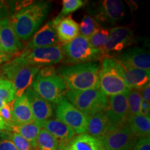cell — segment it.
I'll return each instance as SVG.
<instances>
[{
	"label": "cell",
	"instance_id": "obj_1",
	"mask_svg": "<svg viewBox=\"0 0 150 150\" xmlns=\"http://www.w3.org/2000/svg\"><path fill=\"white\" fill-rule=\"evenodd\" d=\"M51 8L50 1H33L13 14L10 22L18 38L26 41L32 37L47 17Z\"/></svg>",
	"mask_w": 150,
	"mask_h": 150
},
{
	"label": "cell",
	"instance_id": "obj_2",
	"mask_svg": "<svg viewBox=\"0 0 150 150\" xmlns=\"http://www.w3.org/2000/svg\"><path fill=\"white\" fill-rule=\"evenodd\" d=\"M100 64L97 62L78 63L59 68L58 73L69 91L99 88Z\"/></svg>",
	"mask_w": 150,
	"mask_h": 150
},
{
	"label": "cell",
	"instance_id": "obj_3",
	"mask_svg": "<svg viewBox=\"0 0 150 150\" xmlns=\"http://www.w3.org/2000/svg\"><path fill=\"white\" fill-rule=\"evenodd\" d=\"M123 67L114 58H104L99 73V90L106 96H113L127 93L124 81Z\"/></svg>",
	"mask_w": 150,
	"mask_h": 150
},
{
	"label": "cell",
	"instance_id": "obj_4",
	"mask_svg": "<svg viewBox=\"0 0 150 150\" xmlns=\"http://www.w3.org/2000/svg\"><path fill=\"white\" fill-rule=\"evenodd\" d=\"M40 68L38 66L24 64L14 56L1 67V70L4 78L12 82L17 98L22 96L31 86Z\"/></svg>",
	"mask_w": 150,
	"mask_h": 150
},
{
	"label": "cell",
	"instance_id": "obj_5",
	"mask_svg": "<svg viewBox=\"0 0 150 150\" xmlns=\"http://www.w3.org/2000/svg\"><path fill=\"white\" fill-rule=\"evenodd\" d=\"M61 46L64 55L63 61L67 64L95 62L104 57L103 51L94 48L89 38L81 35Z\"/></svg>",
	"mask_w": 150,
	"mask_h": 150
},
{
	"label": "cell",
	"instance_id": "obj_6",
	"mask_svg": "<svg viewBox=\"0 0 150 150\" xmlns=\"http://www.w3.org/2000/svg\"><path fill=\"white\" fill-rule=\"evenodd\" d=\"M68 102L75 108L88 116L106 109L108 98L99 89H90L82 91H68L65 93Z\"/></svg>",
	"mask_w": 150,
	"mask_h": 150
},
{
	"label": "cell",
	"instance_id": "obj_7",
	"mask_svg": "<svg viewBox=\"0 0 150 150\" xmlns=\"http://www.w3.org/2000/svg\"><path fill=\"white\" fill-rule=\"evenodd\" d=\"M16 57L24 64L42 67L60 63L64 55L62 46L57 44L47 47L24 50Z\"/></svg>",
	"mask_w": 150,
	"mask_h": 150
},
{
	"label": "cell",
	"instance_id": "obj_8",
	"mask_svg": "<svg viewBox=\"0 0 150 150\" xmlns=\"http://www.w3.org/2000/svg\"><path fill=\"white\" fill-rule=\"evenodd\" d=\"M31 88L42 98L56 105L64 97L67 92L66 86L59 75L46 78L35 76Z\"/></svg>",
	"mask_w": 150,
	"mask_h": 150
},
{
	"label": "cell",
	"instance_id": "obj_9",
	"mask_svg": "<svg viewBox=\"0 0 150 150\" xmlns=\"http://www.w3.org/2000/svg\"><path fill=\"white\" fill-rule=\"evenodd\" d=\"M56 115L57 119L72 128L76 134L86 132L88 116L75 108L65 97L56 105Z\"/></svg>",
	"mask_w": 150,
	"mask_h": 150
},
{
	"label": "cell",
	"instance_id": "obj_10",
	"mask_svg": "<svg viewBox=\"0 0 150 150\" xmlns=\"http://www.w3.org/2000/svg\"><path fill=\"white\" fill-rule=\"evenodd\" d=\"M90 16L100 24L113 25L125 16L122 1L118 0H104L97 2L89 8Z\"/></svg>",
	"mask_w": 150,
	"mask_h": 150
},
{
	"label": "cell",
	"instance_id": "obj_11",
	"mask_svg": "<svg viewBox=\"0 0 150 150\" xmlns=\"http://www.w3.org/2000/svg\"><path fill=\"white\" fill-rule=\"evenodd\" d=\"M138 140L126 125L112 128L101 141L106 150H130Z\"/></svg>",
	"mask_w": 150,
	"mask_h": 150
},
{
	"label": "cell",
	"instance_id": "obj_12",
	"mask_svg": "<svg viewBox=\"0 0 150 150\" xmlns=\"http://www.w3.org/2000/svg\"><path fill=\"white\" fill-rule=\"evenodd\" d=\"M134 40V33L127 27H117L109 30V35L103 52L104 58H113Z\"/></svg>",
	"mask_w": 150,
	"mask_h": 150
},
{
	"label": "cell",
	"instance_id": "obj_13",
	"mask_svg": "<svg viewBox=\"0 0 150 150\" xmlns=\"http://www.w3.org/2000/svg\"><path fill=\"white\" fill-rule=\"evenodd\" d=\"M127 93L109 97L104 113L109 120L112 128L125 126L129 117Z\"/></svg>",
	"mask_w": 150,
	"mask_h": 150
},
{
	"label": "cell",
	"instance_id": "obj_14",
	"mask_svg": "<svg viewBox=\"0 0 150 150\" xmlns=\"http://www.w3.org/2000/svg\"><path fill=\"white\" fill-rule=\"evenodd\" d=\"M125 68L149 70L150 54L141 47L129 49L117 56L115 59Z\"/></svg>",
	"mask_w": 150,
	"mask_h": 150
},
{
	"label": "cell",
	"instance_id": "obj_15",
	"mask_svg": "<svg viewBox=\"0 0 150 150\" xmlns=\"http://www.w3.org/2000/svg\"><path fill=\"white\" fill-rule=\"evenodd\" d=\"M32 111L34 122L38 125L50 119L54 115V106L45 99L42 98L31 87L26 90L25 93Z\"/></svg>",
	"mask_w": 150,
	"mask_h": 150
},
{
	"label": "cell",
	"instance_id": "obj_16",
	"mask_svg": "<svg viewBox=\"0 0 150 150\" xmlns=\"http://www.w3.org/2000/svg\"><path fill=\"white\" fill-rule=\"evenodd\" d=\"M53 136L59 145V150H61L75 136L74 131L59 120V119H49L39 125Z\"/></svg>",
	"mask_w": 150,
	"mask_h": 150
},
{
	"label": "cell",
	"instance_id": "obj_17",
	"mask_svg": "<svg viewBox=\"0 0 150 150\" xmlns=\"http://www.w3.org/2000/svg\"><path fill=\"white\" fill-rule=\"evenodd\" d=\"M52 22L58 39L63 44L70 42L79 35V24L73 20L71 16L62 17L59 15Z\"/></svg>",
	"mask_w": 150,
	"mask_h": 150
},
{
	"label": "cell",
	"instance_id": "obj_18",
	"mask_svg": "<svg viewBox=\"0 0 150 150\" xmlns=\"http://www.w3.org/2000/svg\"><path fill=\"white\" fill-rule=\"evenodd\" d=\"M59 39L52 21L48 22L35 33L25 50L52 47L58 44Z\"/></svg>",
	"mask_w": 150,
	"mask_h": 150
},
{
	"label": "cell",
	"instance_id": "obj_19",
	"mask_svg": "<svg viewBox=\"0 0 150 150\" xmlns=\"http://www.w3.org/2000/svg\"><path fill=\"white\" fill-rule=\"evenodd\" d=\"M0 42L3 52L6 54H18L23 45L15 33L11 22L0 25Z\"/></svg>",
	"mask_w": 150,
	"mask_h": 150
},
{
	"label": "cell",
	"instance_id": "obj_20",
	"mask_svg": "<svg viewBox=\"0 0 150 150\" xmlns=\"http://www.w3.org/2000/svg\"><path fill=\"white\" fill-rule=\"evenodd\" d=\"M122 67L123 79L129 90L141 91L149 83V70Z\"/></svg>",
	"mask_w": 150,
	"mask_h": 150
},
{
	"label": "cell",
	"instance_id": "obj_21",
	"mask_svg": "<svg viewBox=\"0 0 150 150\" xmlns=\"http://www.w3.org/2000/svg\"><path fill=\"white\" fill-rule=\"evenodd\" d=\"M112 128L109 120L104 112H97L93 115L88 116V122L86 129L88 134L101 140Z\"/></svg>",
	"mask_w": 150,
	"mask_h": 150
},
{
	"label": "cell",
	"instance_id": "obj_22",
	"mask_svg": "<svg viewBox=\"0 0 150 150\" xmlns=\"http://www.w3.org/2000/svg\"><path fill=\"white\" fill-rule=\"evenodd\" d=\"M61 150H106L102 142L88 134L74 136Z\"/></svg>",
	"mask_w": 150,
	"mask_h": 150
},
{
	"label": "cell",
	"instance_id": "obj_23",
	"mask_svg": "<svg viewBox=\"0 0 150 150\" xmlns=\"http://www.w3.org/2000/svg\"><path fill=\"white\" fill-rule=\"evenodd\" d=\"M13 114L16 125L34 122L31 106L25 94L17 97L13 104Z\"/></svg>",
	"mask_w": 150,
	"mask_h": 150
},
{
	"label": "cell",
	"instance_id": "obj_24",
	"mask_svg": "<svg viewBox=\"0 0 150 150\" xmlns=\"http://www.w3.org/2000/svg\"><path fill=\"white\" fill-rule=\"evenodd\" d=\"M127 125L138 139L149 137L150 118L142 115H129Z\"/></svg>",
	"mask_w": 150,
	"mask_h": 150
},
{
	"label": "cell",
	"instance_id": "obj_25",
	"mask_svg": "<svg viewBox=\"0 0 150 150\" xmlns=\"http://www.w3.org/2000/svg\"><path fill=\"white\" fill-rule=\"evenodd\" d=\"M10 129L11 131L20 134L36 148V140L41 128L35 122L13 125Z\"/></svg>",
	"mask_w": 150,
	"mask_h": 150
},
{
	"label": "cell",
	"instance_id": "obj_26",
	"mask_svg": "<svg viewBox=\"0 0 150 150\" xmlns=\"http://www.w3.org/2000/svg\"><path fill=\"white\" fill-rule=\"evenodd\" d=\"M37 150H59V145L52 135L45 129H41L36 140Z\"/></svg>",
	"mask_w": 150,
	"mask_h": 150
},
{
	"label": "cell",
	"instance_id": "obj_27",
	"mask_svg": "<svg viewBox=\"0 0 150 150\" xmlns=\"http://www.w3.org/2000/svg\"><path fill=\"white\" fill-rule=\"evenodd\" d=\"M16 98L13 85L11 81L1 76L0 79V110L6 103H11Z\"/></svg>",
	"mask_w": 150,
	"mask_h": 150
},
{
	"label": "cell",
	"instance_id": "obj_28",
	"mask_svg": "<svg viewBox=\"0 0 150 150\" xmlns=\"http://www.w3.org/2000/svg\"><path fill=\"white\" fill-rule=\"evenodd\" d=\"M79 27V33L82 36L89 38L100 28L99 24L93 16L90 15H86L82 19Z\"/></svg>",
	"mask_w": 150,
	"mask_h": 150
},
{
	"label": "cell",
	"instance_id": "obj_29",
	"mask_svg": "<svg viewBox=\"0 0 150 150\" xmlns=\"http://www.w3.org/2000/svg\"><path fill=\"white\" fill-rule=\"evenodd\" d=\"M127 99L129 115H140V106L142 101L141 93L137 90H129L127 92Z\"/></svg>",
	"mask_w": 150,
	"mask_h": 150
},
{
	"label": "cell",
	"instance_id": "obj_30",
	"mask_svg": "<svg viewBox=\"0 0 150 150\" xmlns=\"http://www.w3.org/2000/svg\"><path fill=\"white\" fill-rule=\"evenodd\" d=\"M108 35L109 30L100 27L96 32L89 38L90 43L95 49L103 51L105 45L108 40Z\"/></svg>",
	"mask_w": 150,
	"mask_h": 150
},
{
	"label": "cell",
	"instance_id": "obj_31",
	"mask_svg": "<svg viewBox=\"0 0 150 150\" xmlns=\"http://www.w3.org/2000/svg\"><path fill=\"white\" fill-rule=\"evenodd\" d=\"M6 139L10 140L18 150H37L28 140L16 132L8 131Z\"/></svg>",
	"mask_w": 150,
	"mask_h": 150
},
{
	"label": "cell",
	"instance_id": "obj_32",
	"mask_svg": "<svg viewBox=\"0 0 150 150\" xmlns=\"http://www.w3.org/2000/svg\"><path fill=\"white\" fill-rule=\"evenodd\" d=\"M86 1L83 0H63L60 16L65 17L83 6Z\"/></svg>",
	"mask_w": 150,
	"mask_h": 150
},
{
	"label": "cell",
	"instance_id": "obj_33",
	"mask_svg": "<svg viewBox=\"0 0 150 150\" xmlns=\"http://www.w3.org/2000/svg\"><path fill=\"white\" fill-rule=\"evenodd\" d=\"M0 117L9 127L16 125V122L13 114L12 103H6L4 104V106L0 110Z\"/></svg>",
	"mask_w": 150,
	"mask_h": 150
},
{
	"label": "cell",
	"instance_id": "obj_34",
	"mask_svg": "<svg viewBox=\"0 0 150 150\" xmlns=\"http://www.w3.org/2000/svg\"><path fill=\"white\" fill-rule=\"evenodd\" d=\"M11 17L8 2L0 0V25L10 21Z\"/></svg>",
	"mask_w": 150,
	"mask_h": 150
},
{
	"label": "cell",
	"instance_id": "obj_35",
	"mask_svg": "<svg viewBox=\"0 0 150 150\" xmlns=\"http://www.w3.org/2000/svg\"><path fill=\"white\" fill-rule=\"evenodd\" d=\"M55 75H57L55 67H53V65H48V66L41 67L35 76L40 78H46L55 76Z\"/></svg>",
	"mask_w": 150,
	"mask_h": 150
},
{
	"label": "cell",
	"instance_id": "obj_36",
	"mask_svg": "<svg viewBox=\"0 0 150 150\" xmlns=\"http://www.w3.org/2000/svg\"><path fill=\"white\" fill-rule=\"evenodd\" d=\"M130 150H150V138L147 137L138 140Z\"/></svg>",
	"mask_w": 150,
	"mask_h": 150
},
{
	"label": "cell",
	"instance_id": "obj_37",
	"mask_svg": "<svg viewBox=\"0 0 150 150\" xmlns=\"http://www.w3.org/2000/svg\"><path fill=\"white\" fill-rule=\"evenodd\" d=\"M0 150H18V149L10 140L4 138L0 140Z\"/></svg>",
	"mask_w": 150,
	"mask_h": 150
},
{
	"label": "cell",
	"instance_id": "obj_38",
	"mask_svg": "<svg viewBox=\"0 0 150 150\" xmlns=\"http://www.w3.org/2000/svg\"><path fill=\"white\" fill-rule=\"evenodd\" d=\"M150 103L142 101L140 106V115L149 117L150 116Z\"/></svg>",
	"mask_w": 150,
	"mask_h": 150
},
{
	"label": "cell",
	"instance_id": "obj_39",
	"mask_svg": "<svg viewBox=\"0 0 150 150\" xmlns=\"http://www.w3.org/2000/svg\"><path fill=\"white\" fill-rule=\"evenodd\" d=\"M142 93L141 96L142 101H145V102H150V85L149 83H148L147 86H145L144 88L142 90Z\"/></svg>",
	"mask_w": 150,
	"mask_h": 150
},
{
	"label": "cell",
	"instance_id": "obj_40",
	"mask_svg": "<svg viewBox=\"0 0 150 150\" xmlns=\"http://www.w3.org/2000/svg\"><path fill=\"white\" fill-rule=\"evenodd\" d=\"M13 57V56L11 55V54H8L6 53H3L0 55V67L4 63L8 62Z\"/></svg>",
	"mask_w": 150,
	"mask_h": 150
},
{
	"label": "cell",
	"instance_id": "obj_41",
	"mask_svg": "<svg viewBox=\"0 0 150 150\" xmlns=\"http://www.w3.org/2000/svg\"><path fill=\"white\" fill-rule=\"evenodd\" d=\"M0 131H11V129L0 117Z\"/></svg>",
	"mask_w": 150,
	"mask_h": 150
},
{
	"label": "cell",
	"instance_id": "obj_42",
	"mask_svg": "<svg viewBox=\"0 0 150 150\" xmlns=\"http://www.w3.org/2000/svg\"><path fill=\"white\" fill-rule=\"evenodd\" d=\"M7 132L8 131H0V140L6 138Z\"/></svg>",
	"mask_w": 150,
	"mask_h": 150
},
{
	"label": "cell",
	"instance_id": "obj_43",
	"mask_svg": "<svg viewBox=\"0 0 150 150\" xmlns=\"http://www.w3.org/2000/svg\"><path fill=\"white\" fill-rule=\"evenodd\" d=\"M0 52H4L3 50H2V47H1V42H0Z\"/></svg>",
	"mask_w": 150,
	"mask_h": 150
},
{
	"label": "cell",
	"instance_id": "obj_44",
	"mask_svg": "<svg viewBox=\"0 0 150 150\" xmlns=\"http://www.w3.org/2000/svg\"><path fill=\"white\" fill-rule=\"evenodd\" d=\"M4 53V52H0V55H1V54H3Z\"/></svg>",
	"mask_w": 150,
	"mask_h": 150
},
{
	"label": "cell",
	"instance_id": "obj_45",
	"mask_svg": "<svg viewBox=\"0 0 150 150\" xmlns=\"http://www.w3.org/2000/svg\"><path fill=\"white\" fill-rule=\"evenodd\" d=\"M0 79H1V76H0Z\"/></svg>",
	"mask_w": 150,
	"mask_h": 150
}]
</instances>
